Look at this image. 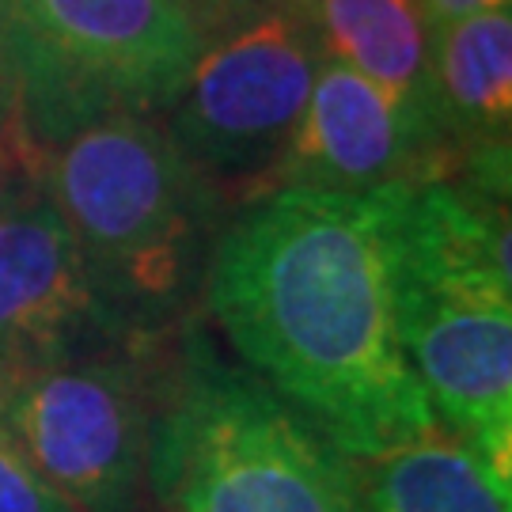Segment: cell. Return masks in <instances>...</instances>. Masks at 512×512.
Wrapping results in <instances>:
<instances>
[{"instance_id":"5","label":"cell","mask_w":512,"mask_h":512,"mask_svg":"<svg viewBox=\"0 0 512 512\" xmlns=\"http://www.w3.org/2000/svg\"><path fill=\"white\" fill-rule=\"evenodd\" d=\"M164 346L0 372V429L76 512H141Z\"/></svg>"},{"instance_id":"15","label":"cell","mask_w":512,"mask_h":512,"mask_svg":"<svg viewBox=\"0 0 512 512\" xmlns=\"http://www.w3.org/2000/svg\"><path fill=\"white\" fill-rule=\"evenodd\" d=\"M19 171H23V152L16 133V84L0 50V179H19Z\"/></svg>"},{"instance_id":"8","label":"cell","mask_w":512,"mask_h":512,"mask_svg":"<svg viewBox=\"0 0 512 512\" xmlns=\"http://www.w3.org/2000/svg\"><path fill=\"white\" fill-rule=\"evenodd\" d=\"M141 334L95 285L69 224L31 179L0 183V372L95 357Z\"/></svg>"},{"instance_id":"17","label":"cell","mask_w":512,"mask_h":512,"mask_svg":"<svg viewBox=\"0 0 512 512\" xmlns=\"http://www.w3.org/2000/svg\"><path fill=\"white\" fill-rule=\"evenodd\" d=\"M0 183H4V179H0Z\"/></svg>"},{"instance_id":"13","label":"cell","mask_w":512,"mask_h":512,"mask_svg":"<svg viewBox=\"0 0 512 512\" xmlns=\"http://www.w3.org/2000/svg\"><path fill=\"white\" fill-rule=\"evenodd\" d=\"M0 512H76L0 429Z\"/></svg>"},{"instance_id":"9","label":"cell","mask_w":512,"mask_h":512,"mask_svg":"<svg viewBox=\"0 0 512 512\" xmlns=\"http://www.w3.org/2000/svg\"><path fill=\"white\" fill-rule=\"evenodd\" d=\"M456 152L433 110H421L334 57H323L308 107L274 167L247 194L319 190L368 198L429 175H452Z\"/></svg>"},{"instance_id":"1","label":"cell","mask_w":512,"mask_h":512,"mask_svg":"<svg viewBox=\"0 0 512 512\" xmlns=\"http://www.w3.org/2000/svg\"><path fill=\"white\" fill-rule=\"evenodd\" d=\"M202 304L239 365L342 456H380L440 425L395 338L368 198L274 190L236 205Z\"/></svg>"},{"instance_id":"3","label":"cell","mask_w":512,"mask_h":512,"mask_svg":"<svg viewBox=\"0 0 512 512\" xmlns=\"http://www.w3.org/2000/svg\"><path fill=\"white\" fill-rule=\"evenodd\" d=\"M148 490L167 512H357L349 456L194 319L167 334Z\"/></svg>"},{"instance_id":"4","label":"cell","mask_w":512,"mask_h":512,"mask_svg":"<svg viewBox=\"0 0 512 512\" xmlns=\"http://www.w3.org/2000/svg\"><path fill=\"white\" fill-rule=\"evenodd\" d=\"M23 171L107 114L164 118L205 50L179 0H0Z\"/></svg>"},{"instance_id":"6","label":"cell","mask_w":512,"mask_h":512,"mask_svg":"<svg viewBox=\"0 0 512 512\" xmlns=\"http://www.w3.org/2000/svg\"><path fill=\"white\" fill-rule=\"evenodd\" d=\"M323 57L300 0L239 23L202 50L164 129L232 209L293 137Z\"/></svg>"},{"instance_id":"11","label":"cell","mask_w":512,"mask_h":512,"mask_svg":"<svg viewBox=\"0 0 512 512\" xmlns=\"http://www.w3.org/2000/svg\"><path fill=\"white\" fill-rule=\"evenodd\" d=\"M349 463L357 512H509L512 505L509 486L444 425Z\"/></svg>"},{"instance_id":"16","label":"cell","mask_w":512,"mask_h":512,"mask_svg":"<svg viewBox=\"0 0 512 512\" xmlns=\"http://www.w3.org/2000/svg\"><path fill=\"white\" fill-rule=\"evenodd\" d=\"M421 8H425L429 31H437L444 23L478 16V12H490V8H509V0H421Z\"/></svg>"},{"instance_id":"14","label":"cell","mask_w":512,"mask_h":512,"mask_svg":"<svg viewBox=\"0 0 512 512\" xmlns=\"http://www.w3.org/2000/svg\"><path fill=\"white\" fill-rule=\"evenodd\" d=\"M183 12L190 16V23L198 27V35L205 38V46L220 38L224 31H232L247 19L262 16L270 8H281V4H293V0H179Z\"/></svg>"},{"instance_id":"2","label":"cell","mask_w":512,"mask_h":512,"mask_svg":"<svg viewBox=\"0 0 512 512\" xmlns=\"http://www.w3.org/2000/svg\"><path fill=\"white\" fill-rule=\"evenodd\" d=\"M50 198L95 285L141 334L194 319L228 198L183 160L152 114H107L35 156L23 175Z\"/></svg>"},{"instance_id":"7","label":"cell","mask_w":512,"mask_h":512,"mask_svg":"<svg viewBox=\"0 0 512 512\" xmlns=\"http://www.w3.org/2000/svg\"><path fill=\"white\" fill-rule=\"evenodd\" d=\"M384 277L395 338L437 421L512 486V281L391 255Z\"/></svg>"},{"instance_id":"12","label":"cell","mask_w":512,"mask_h":512,"mask_svg":"<svg viewBox=\"0 0 512 512\" xmlns=\"http://www.w3.org/2000/svg\"><path fill=\"white\" fill-rule=\"evenodd\" d=\"M323 54L421 110H433L429 23L421 0H300Z\"/></svg>"},{"instance_id":"10","label":"cell","mask_w":512,"mask_h":512,"mask_svg":"<svg viewBox=\"0 0 512 512\" xmlns=\"http://www.w3.org/2000/svg\"><path fill=\"white\" fill-rule=\"evenodd\" d=\"M429 88L459 175L509 190L512 8L429 31Z\"/></svg>"}]
</instances>
